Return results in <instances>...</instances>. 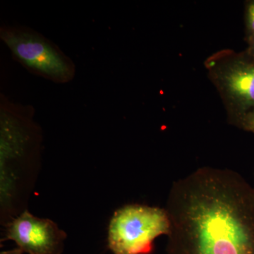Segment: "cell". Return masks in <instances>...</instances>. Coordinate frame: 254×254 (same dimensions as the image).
I'll return each mask as SVG.
<instances>
[{
  "mask_svg": "<svg viewBox=\"0 0 254 254\" xmlns=\"http://www.w3.org/2000/svg\"><path fill=\"white\" fill-rule=\"evenodd\" d=\"M165 208L167 254H254L253 188L236 172L198 168L174 182Z\"/></svg>",
  "mask_w": 254,
  "mask_h": 254,
  "instance_id": "cell-1",
  "label": "cell"
},
{
  "mask_svg": "<svg viewBox=\"0 0 254 254\" xmlns=\"http://www.w3.org/2000/svg\"><path fill=\"white\" fill-rule=\"evenodd\" d=\"M207 76L215 87L227 114V121L238 127L254 110V61L245 52L222 49L204 61Z\"/></svg>",
  "mask_w": 254,
  "mask_h": 254,
  "instance_id": "cell-2",
  "label": "cell"
},
{
  "mask_svg": "<svg viewBox=\"0 0 254 254\" xmlns=\"http://www.w3.org/2000/svg\"><path fill=\"white\" fill-rule=\"evenodd\" d=\"M0 39L29 72L58 84L72 81L76 64L59 47L31 28L2 25Z\"/></svg>",
  "mask_w": 254,
  "mask_h": 254,
  "instance_id": "cell-3",
  "label": "cell"
},
{
  "mask_svg": "<svg viewBox=\"0 0 254 254\" xmlns=\"http://www.w3.org/2000/svg\"><path fill=\"white\" fill-rule=\"evenodd\" d=\"M32 105L14 103L0 95V155L1 170L38 165L42 129Z\"/></svg>",
  "mask_w": 254,
  "mask_h": 254,
  "instance_id": "cell-4",
  "label": "cell"
},
{
  "mask_svg": "<svg viewBox=\"0 0 254 254\" xmlns=\"http://www.w3.org/2000/svg\"><path fill=\"white\" fill-rule=\"evenodd\" d=\"M170 220L166 209L127 205L114 213L108 230V247L114 254H148L158 237L168 236Z\"/></svg>",
  "mask_w": 254,
  "mask_h": 254,
  "instance_id": "cell-5",
  "label": "cell"
},
{
  "mask_svg": "<svg viewBox=\"0 0 254 254\" xmlns=\"http://www.w3.org/2000/svg\"><path fill=\"white\" fill-rule=\"evenodd\" d=\"M66 237L51 220L34 216L25 210L9 220L4 240L14 242L22 253L61 254Z\"/></svg>",
  "mask_w": 254,
  "mask_h": 254,
  "instance_id": "cell-6",
  "label": "cell"
},
{
  "mask_svg": "<svg viewBox=\"0 0 254 254\" xmlns=\"http://www.w3.org/2000/svg\"><path fill=\"white\" fill-rule=\"evenodd\" d=\"M245 37L254 33V0H248L245 3Z\"/></svg>",
  "mask_w": 254,
  "mask_h": 254,
  "instance_id": "cell-7",
  "label": "cell"
},
{
  "mask_svg": "<svg viewBox=\"0 0 254 254\" xmlns=\"http://www.w3.org/2000/svg\"><path fill=\"white\" fill-rule=\"evenodd\" d=\"M237 128L254 134V110L245 115Z\"/></svg>",
  "mask_w": 254,
  "mask_h": 254,
  "instance_id": "cell-8",
  "label": "cell"
},
{
  "mask_svg": "<svg viewBox=\"0 0 254 254\" xmlns=\"http://www.w3.org/2000/svg\"><path fill=\"white\" fill-rule=\"evenodd\" d=\"M247 47L245 50L246 54L254 61V33L248 37H245Z\"/></svg>",
  "mask_w": 254,
  "mask_h": 254,
  "instance_id": "cell-9",
  "label": "cell"
},
{
  "mask_svg": "<svg viewBox=\"0 0 254 254\" xmlns=\"http://www.w3.org/2000/svg\"><path fill=\"white\" fill-rule=\"evenodd\" d=\"M252 188H253V193H254V187H252Z\"/></svg>",
  "mask_w": 254,
  "mask_h": 254,
  "instance_id": "cell-10",
  "label": "cell"
}]
</instances>
